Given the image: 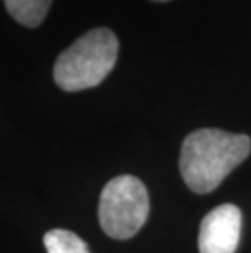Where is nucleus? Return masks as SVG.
<instances>
[{"label":"nucleus","mask_w":251,"mask_h":253,"mask_svg":"<svg viewBox=\"0 0 251 253\" xmlns=\"http://www.w3.org/2000/svg\"><path fill=\"white\" fill-rule=\"evenodd\" d=\"M250 152L251 139L245 134L197 129L183 141L179 155L181 176L194 193H211Z\"/></svg>","instance_id":"nucleus-1"},{"label":"nucleus","mask_w":251,"mask_h":253,"mask_svg":"<svg viewBox=\"0 0 251 253\" xmlns=\"http://www.w3.org/2000/svg\"><path fill=\"white\" fill-rule=\"evenodd\" d=\"M148 193L143 183L132 175H119L101 191L98 217L106 235L116 240L134 237L148 217Z\"/></svg>","instance_id":"nucleus-3"},{"label":"nucleus","mask_w":251,"mask_h":253,"mask_svg":"<svg viewBox=\"0 0 251 253\" xmlns=\"http://www.w3.org/2000/svg\"><path fill=\"white\" fill-rule=\"evenodd\" d=\"M47 253H92L77 234L66 229H52L44 235Z\"/></svg>","instance_id":"nucleus-6"},{"label":"nucleus","mask_w":251,"mask_h":253,"mask_svg":"<svg viewBox=\"0 0 251 253\" xmlns=\"http://www.w3.org/2000/svg\"><path fill=\"white\" fill-rule=\"evenodd\" d=\"M242 232V211L222 204L202 219L197 247L201 253H235Z\"/></svg>","instance_id":"nucleus-4"},{"label":"nucleus","mask_w":251,"mask_h":253,"mask_svg":"<svg viewBox=\"0 0 251 253\" xmlns=\"http://www.w3.org/2000/svg\"><path fill=\"white\" fill-rule=\"evenodd\" d=\"M153 2H167V0H153Z\"/></svg>","instance_id":"nucleus-7"},{"label":"nucleus","mask_w":251,"mask_h":253,"mask_svg":"<svg viewBox=\"0 0 251 253\" xmlns=\"http://www.w3.org/2000/svg\"><path fill=\"white\" fill-rule=\"evenodd\" d=\"M8 13L18 23L36 28L44 21L52 0H3Z\"/></svg>","instance_id":"nucleus-5"},{"label":"nucleus","mask_w":251,"mask_h":253,"mask_svg":"<svg viewBox=\"0 0 251 253\" xmlns=\"http://www.w3.org/2000/svg\"><path fill=\"white\" fill-rule=\"evenodd\" d=\"M119 42L108 28L87 31L61 52L54 64V80L66 91L97 87L108 77L117 61Z\"/></svg>","instance_id":"nucleus-2"}]
</instances>
